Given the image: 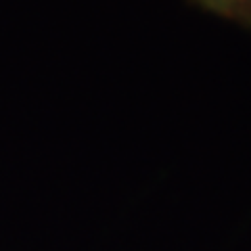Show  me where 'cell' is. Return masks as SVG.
Segmentation results:
<instances>
[{"label":"cell","mask_w":251,"mask_h":251,"mask_svg":"<svg viewBox=\"0 0 251 251\" xmlns=\"http://www.w3.org/2000/svg\"><path fill=\"white\" fill-rule=\"evenodd\" d=\"M193 2L243 27H251V0H193Z\"/></svg>","instance_id":"6da1fadb"}]
</instances>
